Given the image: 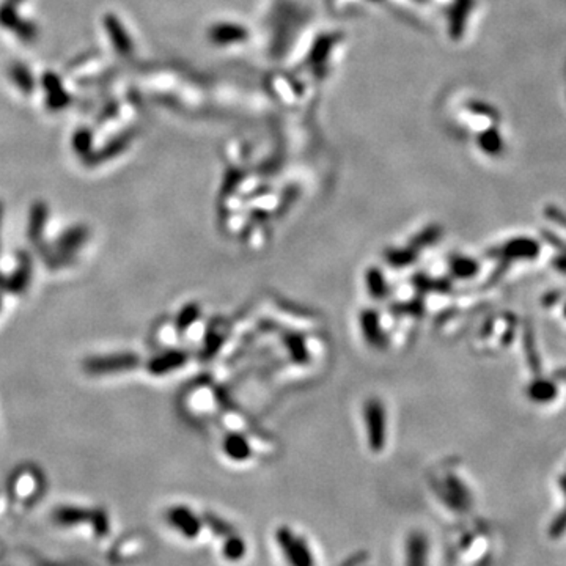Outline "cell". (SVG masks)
Wrapping results in <instances>:
<instances>
[{
	"label": "cell",
	"mask_w": 566,
	"mask_h": 566,
	"mask_svg": "<svg viewBox=\"0 0 566 566\" xmlns=\"http://www.w3.org/2000/svg\"><path fill=\"white\" fill-rule=\"evenodd\" d=\"M32 280V258L27 252L21 250L18 255V267L6 277L5 292L13 294H23Z\"/></svg>",
	"instance_id": "8"
},
{
	"label": "cell",
	"mask_w": 566,
	"mask_h": 566,
	"mask_svg": "<svg viewBox=\"0 0 566 566\" xmlns=\"http://www.w3.org/2000/svg\"><path fill=\"white\" fill-rule=\"evenodd\" d=\"M5 283H6V277L2 272H0V288L5 289Z\"/></svg>",
	"instance_id": "23"
},
{
	"label": "cell",
	"mask_w": 566,
	"mask_h": 566,
	"mask_svg": "<svg viewBox=\"0 0 566 566\" xmlns=\"http://www.w3.org/2000/svg\"><path fill=\"white\" fill-rule=\"evenodd\" d=\"M199 316V307L195 304H189L183 310L179 311L178 319H177V328L178 331H186L189 326H191L195 319Z\"/></svg>",
	"instance_id": "18"
},
{
	"label": "cell",
	"mask_w": 566,
	"mask_h": 566,
	"mask_svg": "<svg viewBox=\"0 0 566 566\" xmlns=\"http://www.w3.org/2000/svg\"><path fill=\"white\" fill-rule=\"evenodd\" d=\"M186 362V354L183 351H169L161 355H156L147 364V370L155 376H161L170 373L173 370L179 368Z\"/></svg>",
	"instance_id": "12"
},
{
	"label": "cell",
	"mask_w": 566,
	"mask_h": 566,
	"mask_svg": "<svg viewBox=\"0 0 566 566\" xmlns=\"http://www.w3.org/2000/svg\"><path fill=\"white\" fill-rule=\"evenodd\" d=\"M206 522H208V526L211 527V531L216 535L228 536V535L233 533V527H231L228 522H225L223 519L214 516V514H206Z\"/></svg>",
	"instance_id": "19"
},
{
	"label": "cell",
	"mask_w": 566,
	"mask_h": 566,
	"mask_svg": "<svg viewBox=\"0 0 566 566\" xmlns=\"http://www.w3.org/2000/svg\"><path fill=\"white\" fill-rule=\"evenodd\" d=\"M0 309H2V296H0Z\"/></svg>",
	"instance_id": "24"
},
{
	"label": "cell",
	"mask_w": 566,
	"mask_h": 566,
	"mask_svg": "<svg viewBox=\"0 0 566 566\" xmlns=\"http://www.w3.org/2000/svg\"><path fill=\"white\" fill-rule=\"evenodd\" d=\"M275 541L289 566H315V558L307 541L296 535L289 527H280L275 532Z\"/></svg>",
	"instance_id": "1"
},
{
	"label": "cell",
	"mask_w": 566,
	"mask_h": 566,
	"mask_svg": "<svg viewBox=\"0 0 566 566\" xmlns=\"http://www.w3.org/2000/svg\"><path fill=\"white\" fill-rule=\"evenodd\" d=\"M245 550H248V548H245V543L241 536L231 533L227 536V540H225V543H223L222 554L225 558H227V560L238 562V560H241V558H244Z\"/></svg>",
	"instance_id": "16"
},
{
	"label": "cell",
	"mask_w": 566,
	"mask_h": 566,
	"mask_svg": "<svg viewBox=\"0 0 566 566\" xmlns=\"http://www.w3.org/2000/svg\"><path fill=\"white\" fill-rule=\"evenodd\" d=\"M140 365L139 355L134 353H118V354H109V355H93V357H87L82 364L85 373L91 376H101V374H111V373H121V372H131Z\"/></svg>",
	"instance_id": "2"
},
{
	"label": "cell",
	"mask_w": 566,
	"mask_h": 566,
	"mask_svg": "<svg viewBox=\"0 0 566 566\" xmlns=\"http://www.w3.org/2000/svg\"><path fill=\"white\" fill-rule=\"evenodd\" d=\"M5 2H6V4H10V5H13V6H16V9H18V6H19V5H23V4L26 2V0H5Z\"/></svg>",
	"instance_id": "22"
},
{
	"label": "cell",
	"mask_w": 566,
	"mask_h": 566,
	"mask_svg": "<svg viewBox=\"0 0 566 566\" xmlns=\"http://www.w3.org/2000/svg\"><path fill=\"white\" fill-rule=\"evenodd\" d=\"M104 27L106 32L109 35V40H111L112 46L117 49V52L123 57H129L133 54L134 45L133 40L128 33V30L123 26L121 21L115 16V14H106L104 16Z\"/></svg>",
	"instance_id": "7"
},
{
	"label": "cell",
	"mask_w": 566,
	"mask_h": 566,
	"mask_svg": "<svg viewBox=\"0 0 566 566\" xmlns=\"http://www.w3.org/2000/svg\"><path fill=\"white\" fill-rule=\"evenodd\" d=\"M365 558H367L365 554H357V555L348 558V560L342 566H359L360 563L365 562Z\"/></svg>",
	"instance_id": "20"
},
{
	"label": "cell",
	"mask_w": 566,
	"mask_h": 566,
	"mask_svg": "<svg viewBox=\"0 0 566 566\" xmlns=\"http://www.w3.org/2000/svg\"><path fill=\"white\" fill-rule=\"evenodd\" d=\"M428 550L430 544L425 533L412 532L406 544V566H428Z\"/></svg>",
	"instance_id": "11"
},
{
	"label": "cell",
	"mask_w": 566,
	"mask_h": 566,
	"mask_svg": "<svg viewBox=\"0 0 566 566\" xmlns=\"http://www.w3.org/2000/svg\"><path fill=\"white\" fill-rule=\"evenodd\" d=\"M91 145H93V133L90 129L81 128L79 131H76L74 135H72V148L76 150V153L84 157L91 151Z\"/></svg>",
	"instance_id": "17"
},
{
	"label": "cell",
	"mask_w": 566,
	"mask_h": 566,
	"mask_svg": "<svg viewBox=\"0 0 566 566\" xmlns=\"http://www.w3.org/2000/svg\"><path fill=\"white\" fill-rule=\"evenodd\" d=\"M0 26L6 30L13 32L21 41L32 43L38 36V27L32 21L23 19L18 14V9L10 4L4 2L0 5Z\"/></svg>",
	"instance_id": "3"
},
{
	"label": "cell",
	"mask_w": 566,
	"mask_h": 566,
	"mask_svg": "<svg viewBox=\"0 0 566 566\" xmlns=\"http://www.w3.org/2000/svg\"><path fill=\"white\" fill-rule=\"evenodd\" d=\"M90 236V230L85 225H74L68 228L65 233L57 239L54 245V252H59L62 255L74 257V253L82 248Z\"/></svg>",
	"instance_id": "9"
},
{
	"label": "cell",
	"mask_w": 566,
	"mask_h": 566,
	"mask_svg": "<svg viewBox=\"0 0 566 566\" xmlns=\"http://www.w3.org/2000/svg\"><path fill=\"white\" fill-rule=\"evenodd\" d=\"M54 518L60 526H74L81 524L84 521H91L93 511L85 510L81 506H60L55 510Z\"/></svg>",
	"instance_id": "14"
},
{
	"label": "cell",
	"mask_w": 566,
	"mask_h": 566,
	"mask_svg": "<svg viewBox=\"0 0 566 566\" xmlns=\"http://www.w3.org/2000/svg\"><path fill=\"white\" fill-rule=\"evenodd\" d=\"M43 89L46 94V106L50 111H62V109L68 107L71 103L70 93L65 90L63 82L55 72H45V76L41 79Z\"/></svg>",
	"instance_id": "6"
},
{
	"label": "cell",
	"mask_w": 566,
	"mask_h": 566,
	"mask_svg": "<svg viewBox=\"0 0 566 566\" xmlns=\"http://www.w3.org/2000/svg\"><path fill=\"white\" fill-rule=\"evenodd\" d=\"M2 223H4V203L0 201V249H2Z\"/></svg>",
	"instance_id": "21"
},
{
	"label": "cell",
	"mask_w": 566,
	"mask_h": 566,
	"mask_svg": "<svg viewBox=\"0 0 566 566\" xmlns=\"http://www.w3.org/2000/svg\"><path fill=\"white\" fill-rule=\"evenodd\" d=\"M9 74L14 85H16L21 91L26 94H30L35 89L33 76L26 65H23L21 62H14L9 68Z\"/></svg>",
	"instance_id": "15"
},
{
	"label": "cell",
	"mask_w": 566,
	"mask_h": 566,
	"mask_svg": "<svg viewBox=\"0 0 566 566\" xmlns=\"http://www.w3.org/2000/svg\"><path fill=\"white\" fill-rule=\"evenodd\" d=\"M167 519L186 538H195L201 531V521L186 506H173L167 513Z\"/></svg>",
	"instance_id": "5"
},
{
	"label": "cell",
	"mask_w": 566,
	"mask_h": 566,
	"mask_svg": "<svg viewBox=\"0 0 566 566\" xmlns=\"http://www.w3.org/2000/svg\"><path fill=\"white\" fill-rule=\"evenodd\" d=\"M36 486H40V477L32 469L21 470L14 475V494L19 499L27 500L28 497L36 496Z\"/></svg>",
	"instance_id": "13"
},
{
	"label": "cell",
	"mask_w": 566,
	"mask_h": 566,
	"mask_svg": "<svg viewBox=\"0 0 566 566\" xmlns=\"http://www.w3.org/2000/svg\"><path fill=\"white\" fill-rule=\"evenodd\" d=\"M133 139H134V131H128V133H123L117 137H113V139L109 140L101 150L90 151V153L84 157L85 164L94 167L106 161H111V159L121 155L123 151L129 147Z\"/></svg>",
	"instance_id": "4"
},
{
	"label": "cell",
	"mask_w": 566,
	"mask_h": 566,
	"mask_svg": "<svg viewBox=\"0 0 566 566\" xmlns=\"http://www.w3.org/2000/svg\"><path fill=\"white\" fill-rule=\"evenodd\" d=\"M49 217V208L45 201H35L30 208V214H28V227H27V236L30 241L40 248L41 238L45 233L46 222Z\"/></svg>",
	"instance_id": "10"
}]
</instances>
